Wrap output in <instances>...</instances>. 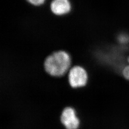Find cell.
Returning <instances> with one entry per match:
<instances>
[{"label": "cell", "instance_id": "7a4b0ae2", "mask_svg": "<svg viewBox=\"0 0 129 129\" xmlns=\"http://www.w3.org/2000/svg\"><path fill=\"white\" fill-rule=\"evenodd\" d=\"M68 81L71 87L74 88L85 86L88 82V75L87 70L80 66H74L68 73Z\"/></svg>", "mask_w": 129, "mask_h": 129}, {"label": "cell", "instance_id": "277c9868", "mask_svg": "<svg viewBox=\"0 0 129 129\" xmlns=\"http://www.w3.org/2000/svg\"><path fill=\"white\" fill-rule=\"evenodd\" d=\"M50 7L51 12L57 16L65 15L72 10L70 0H52Z\"/></svg>", "mask_w": 129, "mask_h": 129}, {"label": "cell", "instance_id": "8992f818", "mask_svg": "<svg viewBox=\"0 0 129 129\" xmlns=\"http://www.w3.org/2000/svg\"><path fill=\"white\" fill-rule=\"evenodd\" d=\"M122 75L125 79L129 81V64H127L123 68Z\"/></svg>", "mask_w": 129, "mask_h": 129}, {"label": "cell", "instance_id": "5b68a950", "mask_svg": "<svg viewBox=\"0 0 129 129\" xmlns=\"http://www.w3.org/2000/svg\"><path fill=\"white\" fill-rule=\"evenodd\" d=\"M28 3L35 6H39L44 5L46 0H26Z\"/></svg>", "mask_w": 129, "mask_h": 129}, {"label": "cell", "instance_id": "3957f363", "mask_svg": "<svg viewBox=\"0 0 129 129\" xmlns=\"http://www.w3.org/2000/svg\"><path fill=\"white\" fill-rule=\"evenodd\" d=\"M61 121L67 129H77L79 125V121L73 109L68 107L62 112Z\"/></svg>", "mask_w": 129, "mask_h": 129}, {"label": "cell", "instance_id": "52a82bcc", "mask_svg": "<svg viewBox=\"0 0 129 129\" xmlns=\"http://www.w3.org/2000/svg\"><path fill=\"white\" fill-rule=\"evenodd\" d=\"M127 62L128 63V64H129V56L127 58Z\"/></svg>", "mask_w": 129, "mask_h": 129}, {"label": "cell", "instance_id": "6da1fadb", "mask_svg": "<svg viewBox=\"0 0 129 129\" xmlns=\"http://www.w3.org/2000/svg\"><path fill=\"white\" fill-rule=\"evenodd\" d=\"M72 67L70 55L66 51H55L48 55L44 62V69L52 77L59 78L67 75Z\"/></svg>", "mask_w": 129, "mask_h": 129}]
</instances>
